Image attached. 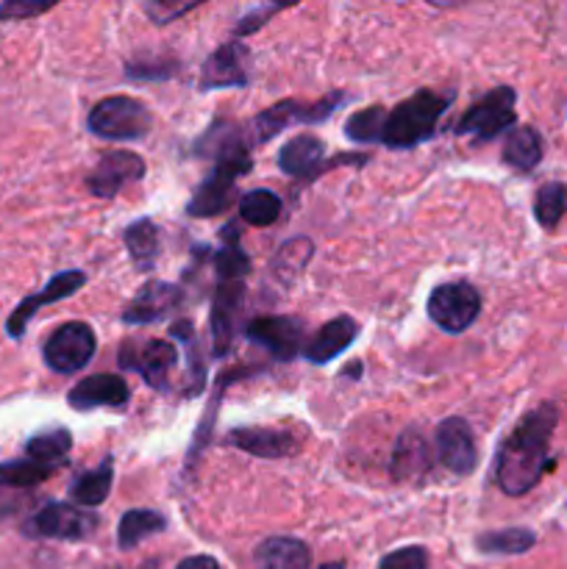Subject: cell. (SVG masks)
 I'll return each instance as SVG.
<instances>
[{
	"mask_svg": "<svg viewBox=\"0 0 567 569\" xmlns=\"http://www.w3.org/2000/svg\"><path fill=\"white\" fill-rule=\"evenodd\" d=\"M559 422L554 403H539L511 428L495 456V483L506 498H523L531 492L550 467V437Z\"/></svg>",
	"mask_w": 567,
	"mask_h": 569,
	"instance_id": "1",
	"label": "cell"
},
{
	"mask_svg": "<svg viewBox=\"0 0 567 569\" xmlns=\"http://www.w3.org/2000/svg\"><path fill=\"white\" fill-rule=\"evenodd\" d=\"M454 100L456 92H434V89H420V92L409 94L395 109H387L378 144L392 150H411L428 142L437 133L439 120L454 106Z\"/></svg>",
	"mask_w": 567,
	"mask_h": 569,
	"instance_id": "2",
	"label": "cell"
},
{
	"mask_svg": "<svg viewBox=\"0 0 567 569\" xmlns=\"http://www.w3.org/2000/svg\"><path fill=\"white\" fill-rule=\"evenodd\" d=\"M153 126V114L142 100L131 94H111L92 106L87 117V128L109 142H137L145 139Z\"/></svg>",
	"mask_w": 567,
	"mask_h": 569,
	"instance_id": "3",
	"label": "cell"
},
{
	"mask_svg": "<svg viewBox=\"0 0 567 569\" xmlns=\"http://www.w3.org/2000/svg\"><path fill=\"white\" fill-rule=\"evenodd\" d=\"M345 100H348V94L345 92H331L326 94V98L315 100V103H304V100H281V103L259 111V114L248 122L250 142L256 144L270 142L272 137H278V133L289 126H317V122H326L339 106H345Z\"/></svg>",
	"mask_w": 567,
	"mask_h": 569,
	"instance_id": "4",
	"label": "cell"
},
{
	"mask_svg": "<svg viewBox=\"0 0 567 569\" xmlns=\"http://www.w3.org/2000/svg\"><path fill=\"white\" fill-rule=\"evenodd\" d=\"M517 92L511 87L489 89L484 98H478L470 109L461 114L454 131L459 137L472 139V142H493L500 133L511 131L517 122Z\"/></svg>",
	"mask_w": 567,
	"mask_h": 569,
	"instance_id": "5",
	"label": "cell"
},
{
	"mask_svg": "<svg viewBox=\"0 0 567 569\" xmlns=\"http://www.w3.org/2000/svg\"><path fill=\"white\" fill-rule=\"evenodd\" d=\"M426 311L434 326L442 328L445 333H461L481 315V295L467 281L439 283L428 295Z\"/></svg>",
	"mask_w": 567,
	"mask_h": 569,
	"instance_id": "6",
	"label": "cell"
},
{
	"mask_svg": "<svg viewBox=\"0 0 567 569\" xmlns=\"http://www.w3.org/2000/svg\"><path fill=\"white\" fill-rule=\"evenodd\" d=\"M94 350H98V339H94L92 326L72 320L56 328L44 339L42 359L59 376H76V372H81L92 361Z\"/></svg>",
	"mask_w": 567,
	"mask_h": 569,
	"instance_id": "7",
	"label": "cell"
},
{
	"mask_svg": "<svg viewBox=\"0 0 567 569\" xmlns=\"http://www.w3.org/2000/svg\"><path fill=\"white\" fill-rule=\"evenodd\" d=\"M98 531V517L70 503H44L22 526L28 539H59V542H83Z\"/></svg>",
	"mask_w": 567,
	"mask_h": 569,
	"instance_id": "8",
	"label": "cell"
},
{
	"mask_svg": "<svg viewBox=\"0 0 567 569\" xmlns=\"http://www.w3.org/2000/svg\"><path fill=\"white\" fill-rule=\"evenodd\" d=\"M178 348L167 339H128L120 345V361L122 370L139 372L145 378V383H150L159 392H170V372L178 365Z\"/></svg>",
	"mask_w": 567,
	"mask_h": 569,
	"instance_id": "9",
	"label": "cell"
},
{
	"mask_svg": "<svg viewBox=\"0 0 567 569\" xmlns=\"http://www.w3.org/2000/svg\"><path fill=\"white\" fill-rule=\"evenodd\" d=\"M365 153H342V159L326 161V144H322V139L311 137V133L292 137L278 150V167H281V172H287L292 178H315L317 172L328 170V167L365 164Z\"/></svg>",
	"mask_w": 567,
	"mask_h": 569,
	"instance_id": "10",
	"label": "cell"
},
{
	"mask_svg": "<svg viewBox=\"0 0 567 569\" xmlns=\"http://www.w3.org/2000/svg\"><path fill=\"white\" fill-rule=\"evenodd\" d=\"M434 448H437V459L442 461L445 470L454 476H472L478 467V445L476 433H472L470 422L461 417H448L437 426L434 433Z\"/></svg>",
	"mask_w": 567,
	"mask_h": 569,
	"instance_id": "11",
	"label": "cell"
},
{
	"mask_svg": "<svg viewBox=\"0 0 567 569\" xmlns=\"http://www.w3.org/2000/svg\"><path fill=\"white\" fill-rule=\"evenodd\" d=\"M304 322L298 317H256L245 326V337L265 348L272 359L292 361L304 350Z\"/></svg>",
	"mask_w": 567,
	"mask_h": 569,
	"instance_id": "12",
	"label": "cell"
},
{
	"mask_svg": "<svg viewBox=\"0 0 567 569\" xmlns=\"http://www.w3.org/2000/svg\"><path fill=\"white\" fill-rule=\"evenodd\" d=\"M145 176V159L131 150H106L98 164L89 170L87 189L94 198L111 200L120 194L122 187L137 183Z\"/></svg>",
	"mask_w": 567,
	"mask_h": 569,
	"instance_id": "13",
	"label": "cell"
},
{
	"mask_svg": "<svg viewBox=\"0 0 567 569\" xmlns=\"http://www.w3.org/2000/svg\"><path fill=\"white\" fill-rule=\"evenodd\" d=\"M83 283H87V276H83L81 270H64V272H59V276H53L48 283H44V289H39L37 295H28L26 300H20V303H17V309L11 311V317L6 320V333H9L11 339H22L28 322L33 320V315H37L42 306L59 303V300L72 298L78 289H83Z\"/></svg>",
	"mask_w": 567,
	"mask_h": 569,
	"instance_id": "14",
	"label": "cell"
},
{
	"mask_svg": "<svg viewBox=\"0 0 567 569\" xmlns=\"http://www.w3.org/2000/svg\"><path fill=\"white\" fill-rule=\"evenodd\" d=\"M245 167L215 164L209 176L195 189L192 200L187 203L189 217H217L237 200V178L245 176Z\"/></svg>",
	"mask_w": 567,
	"mask_h": 569,
	"instance_id": "15",
	"label": "cell"
},
{
	"mask_svg": "<svg viewBox=\"0 0 567 569\" xmlns=\"http://www.w3.org/2000/svg\"><path fill=\"white\" fill-rule=\"evenodd\" d=\"M245 298V283L231 281L220 283L211 300V315H209V328H211V356L215 359H226L233 348V339H237V311L242 306Z\"/></svg>",
	"mask_w": 567,
	"mask_h": 569,
	"instance_id": "16",
	"label": "cell"
},
{
	"mask_svg": "<svg viewBox=\"0 0 567 569\" xmlns=\"http://www.w3.org/2000/svg\"><path fill=\"white\" fill-rule=\"evenodd\" d=\"M245 133L239 131L237 122L215 120L203 131V137L195 142V153L200 159H211L215 164H233L250 170V150L245 142Z\"/></svg>",
	"mask_w": 567,
	"mask_h": 569,
	"instance_id": "17",
	"label": "cell"
},
{
	"mask_svg": "<svg viewBox=\"0 0 567 569\" xmlns=\"http://www.w3.org/2000/svg\"><path fill=\"white\" fill-rule=\"evenodd\" d=\"M250 83L248 76V50L239 42H226L203 61L200 70L198 89L200 92H211V89H242Z\"/></svg>",
	"mask_w": 567,
	"mask_h": 569,
	"instance_id": "18",
	"label": "cell"
},
{
	"mask_svg": "<svg viewBox=\"0 0 567 569\" xmlns=\"http://www.w3.org/2000/svg\"><path fill=\"white\" fill-rule=\"evenodd\" d=\"M226 445L256 456V459H292L300 453V439L281 428H231Z\"/></svg>",
	"mask_w": 567,
	"mask_h": 569,
	"instance_id": "19",
	"label": "cell"
},
{
	"mask_svg": "<svg viewBox=\"0 0 567 569\" xmlns=\"http://www.w3.org/2000/svg\"><path fill=\"white\" fill-rule=\"evenodd\" d=\"M131 400V389L120 376H89L78 381L67 392V403L72 411H94V409H122Z\"/></svg>",
	"mask_w": 567,
	"mask_h": 569,
	"instance_id": "20",
	"label": "cell"
},
{
	"mask_svg": "<svg viewBox=\"0 0 567 569\" xmlns=\"http://www.w3.org/2000/svg\"><path fill=\"white\" fill-rule=\"evenodd\" d=\"M181 289L172 287V283L148 281L133 295L131 303L126 306L122 322L126 326H150V322H159L165 317H170L181 306Z\"/></svg>",
	"mask_w": 567,
	"mask_h": 569,
	"instance_id": "21",
	"label": "cell"
},
{
	"mask_svg": "<svg viewBox=\"0 0 567 569\" xmlns=\"http://www.w3.org/2000/svg\"><path fill=\"white\" fill-rule=\"evenodd\" d=\"M359 331H361V326L354 320V317H348V315L334 317V320H328L326 326L317 328L315 337L309 339V345L304 348L306 359L317 367L328 365V361H334L337 356H342L345 350H348L350 345L359 339Z\"/></svg>",
	"mask_w": 567,
	"mask_h": 569,
	"instance_id": "22",
	"label": "cell"
},
{
	"mask_svg": "<svg viewBox=\"0 0 567 569\" xmlns=\"http://www.w3.org/2000/svg\"><path fill=\"white\" fill-rule=\"evenodd\" d=\"M392 478L398 483H411V481H422L426 472L431 470V445L426 442L420 428L409 426L404 433L398 437L392 450Z\"/></svg>",
	"mask_w": 567,
	"mask_h": 569,
	"instance_id": "23",
	"label": "cell"
},
{
	"mask_svg": "<svg viewBox=\"0 0 567 569\" xmlns=\"http://www.w3.org/2000/svg\"><path fill=\"white\" fill-rule=\"evenodd\" d=\"M309 545L295 537H267L253 550L256 569H309Z\"/></svg>",
	"mask_w": 567,
	"mask_h": 569,
	"instance_id": "24",
	"label": "cell"
},
{
	"mask_svg": "<svg viewBox=\"0 0 567 569\" xmlns=\"http://www.w3.org/2000/svg\"><path fill=\"white\" fill-rule=\"evenodd\" d=\"M167 517L156 509H131L120 517L117 526V548L133 550L145 542V539L156 537V533L167 531Z\"/></svg>",
	"mask_w": 567,
	"mask_h": 569,
	"instance_id": "25",
	"label": "cell"
},
{
	"mask_svg": "<svg viewBox=\"0 0 567 569\" xmlns=\"http://www.w3.org/2000/svg\"><path fill=\"white\" fill-rule=\"evenodd\" d=\"M543 153H545V142L543 137H539L537 128L520 126V128H511V131L506 133L504 161L511 167V170L531 172L534 167L543 161Z\"/></svg>",
	"mask_w": 567,
	"mask_h": 569,
	"instance_id": "26",
	"label": "cell"
},
{
	"mask_svg": "<svg viewBox=\"0 0 567 569\" xmlns=\"http://www.w3.org/2000/svg\"><path fill=\"white\" fill-rule=\"evenodd\" d=\"M111 483H115V459H103L94 470L81 472L76 481L70 483V498L76 500L83 509H98L100 503H106L111 492Z\"/></svg>",
	"mask_w": 567,
	"mask_h": 569,
	"instance_id": "27",
	"label": "cell"
},
{
	"mask_svg": "<svg viewBox=\"0 0 567 569\" xmlns=\"http://www.w3.org/2000/svg\"><path fill=\"white\" fill-rule=\"evenodd\" d=\"M122 239H126V248L131 253L137 270H150L159 261L161 233L159 226L150 217H139L137 222H131L126 228V233H122Z\"/></svg>",
	"mask_w": 567,
	"mask_h": 569,
	"instance_id": "28",
	"label": "cell"
},
{
	"mask_svg": "<svg viewBox=\"0 0 567 569\" xmlns=\"http://www.w3.org/2000/svg\"><path fill=\"white\" fill-rule=\"evenodd\" d=\"M537 545V533L531 528H504L476 537V550L484 556H520Z\"/></svg>",
	"mask_w": 567,
	"mask_h": 569,
	"instance_id": "29",
	"label": "cell"
},
{
	"mask_svg": "<svg viewBox=\"0 0 567 569\" xmlns=\"http://www.w3.org/2000/svg\"><path fill=\"white\" fill-rule=\"evenodd\" d=\"M284 200L272 189H250L239 198V217L253 228H267L281 217Z\"/></svg>",
	"mask_w": 567,
	"mask_h": 569,
	"instance_id": "30",
	"label": "cell"
},
{
	"mask_svg": "<svg viewBox=\"0 0 567 569\" xmlns=\"http://www.w3.org/2000/svg\"><path fill=\"white\" fill-rule=\"evenodd\" d=\"M72 448V433L67 428H50V431L37 433L26 442V459L39 461V465L59 467Z\"/></svg>",
	"mask_w": 567,
	"mask_h": 569,
	"instance_id": "31",
	"label": "cell"
},
{
	"mask_svg": "<svg viewBox=\"0 0 567 569\" xmlns=\"http://www.w3.org/2000/svg\"><path fill=\"white\" fill-rule=\"evenodd\" d=\"M222 237H226V244H222V248L215 253L217 278H220V283L242 281V278L250 272V259H248V253H245L242 244H239L237 231H233V226L222 228Z\"/></svg>",
	"mask_w": 567,
	"mask_h": 569,
	"instance_id": "32",
	"label": "cell"
},
{
	"mask_svg": "<svg viewBox=\"0 0 567 569\" xmlns=\"http://www.w3.org/2000/svg\"><path fill=\"white\" fill-rule=\"evenodd\" d=\"M567 214V183L548 181L534 194V217L545 231H554Z\"/></svg>",
	"mask_w": 567,
	"mask_h": 569,
	"instance_id": "33",
	"label": "cell"
},
{
	"mask_svg": "<svg viewBox=\"0 0 567 569\" xmlns=\"http://www.w3.org/2000/svg\"><path fill=\"white\" fill-rule=\"evenodd\" d=\"M170 333L183 345V350H187V361H189L187 395L192 398V395L203 392V383H206V365L203 359H200V345H198V337H195V326L189 320H178L172 322Z\"/></svg>",
	"mask_w": 567,
	"mask_h": 569,
	"instance_id": "34",
	"label": "cell"
},
{
	"mask_svg": "<svg viewBox=\"0 0 567 569\" xmlns=\"http://www.w3.org/2000/svg\"><path fill=\"white\" fill-rule=\"evenodd\" d=\"M56 470H59V467L39 465V461H31V459L3 461V465H0V487L31 489L37 487V483L48 481Z\"/></svg>",
	"mask_w": 567,
	"mask_h": 569,
	"instance_id": "35",
	"label": "cell"
},
{
	"mask_svg": "<svg viewBox=\"0 0 567 569\" xmlns=\"http://www.w3.org/2000/svg\"><path fill=\"white\" fill-rule=\"evenodd\" d=\"M387 109L384 106H367L345 120V137L356 144H378L381 142V128Z\"/></svg>",
	"mask_w": 567,
	"mask_h": 569,
	"instance_id": "36",
	"label": "cell"
},
{
	"mask_svg": "<svg viewBox=\"0 0 567 569\" xmlns=\"http://www.w3.org/2000/svg\"><path fill=\"white\" fill-rule=\"evenodd\" d=\"M311 253H315V244L306 237L289 239V242H284V248L278 250L276 259H272V270H276V276L284 278V281H292V278L300 276L304 267L309 264Z\"/></svg>",
	"mask_w": 567,
	"mask_h": 569,
	"instance_id": "37",
	"label": "cell"
},
{
	"mask_svg": "<svg viewBox=\"0 0 567 569\" xmlns=\"http://www.w3.org/2000/svg\"><path fill=\"white\" fill-rule=\"evenodd\" d=\"M378 569H428V550L420 545L398 548L378 561Z\"/></svg>",
	"mask_w": 567,
	"mask_h": 569,
	"instance_id": "38",
	"label": "cell"
},
{
	"mask_svg": "<svg viewBox=\"0 0 567 569\" xmlns=\"http://www.w3.org/2000/svg\"><path fill=\"white\" fill-rule=\"evenodd\" d=\"M287 6L284 3H267V6H256V9H250L248 14H242L237 20V26H233V37H248V33L259 31L261 26H265L267 20H270L272 14H278V11H284Z\"/></svg>",
	"mask_w": 567,
	"mask_h": 569,
	"instance_id": "39",
	"label": "cell"
},
{
	"mask_svg": "<svg viewBox=\"0 0 567 569\" xmlns=\"http://www.w3.org/2000/svg\"><path fill=\"white\" fill-rule=\"evenodd\" d=\"M195 6L198 3H192V0H183V3H161V0H150V3H145L142 9L156 26H167V22L178 20V17H183L187 11H192Z\"/></svg>",
	"mask_w": 567,
	"mask_h": 569,
	"instance_id": "40",
	"label": "cell"
},
{
	"mask_svg": "<svg viewBox=\"0 0 567 569\" xmlns=\"http://www.w3.org/2000/svg\"><path fill=\"white\" fill-rule=\"evenodd\" d=\"M53 6L56 3H33V0H6V3H0V22L39 17L53 9Z\"/></svg>",
	"mask_w": 567,
	"mask_h": 569,
	"instance_id": "41",
	"label": "cell"
},
{
	"mask_svg": "<svg viewBox=\"0 0 567 569\" xmlns=\"http://www.w3.org/2000/svg\"><path fill=\"white\" fill-rule=\"evenodd\" d=\"M176 61H165V64H128L126 76L139 78V81H161V78L176 76Z\"/></svg>",
	"mask_w": 567,
	"mask_h": 569,
	"instance_id": "42",
	"label": "cell"
},
{
	"mask_svg": "<svg viewBox=\"0 0 567 569\" xmlns=\"http://www.w3.org/2000/svg\"><path fill=\"white\" fill-rule=\"evenodd\" d=\"M176 569H222L217 565V559H211V556H187L183 561H178Z\"/></svg>",
	"mask_w": 567,
	"mask_h": 569,
	"instance_id": "43",
	"label": "cell"
},
{
	"mask_svg": "<svg viewBox=\"0 0 567 569\" xmlns=\"http://www.w3.org/2000/svg\"><path fill=\"white\" fill-rule=\"evenodd\" d=\"M317 569H345V561H328V565H322Z\"/></svg>",
	"mask_w": 567,
	"mask_h": 569,
	"instance_id": "44",
	"label": "cell"
},
{
	"mask_svg": "<svg viewBox=\"0 0 567 569\" xmlns=\"http://www.w3.org/2000/svg\"><path fill=\"white\" fill-rule=\"evenodd\" d=\"M137 569H156V561H153V565H150V561H148V565H142V567H137Z\"/></svg>",
	"mask_w": 567,
	"mask_h": 569,
	"instance_id": "45",
	"label": "cell"
}]
</instances>
